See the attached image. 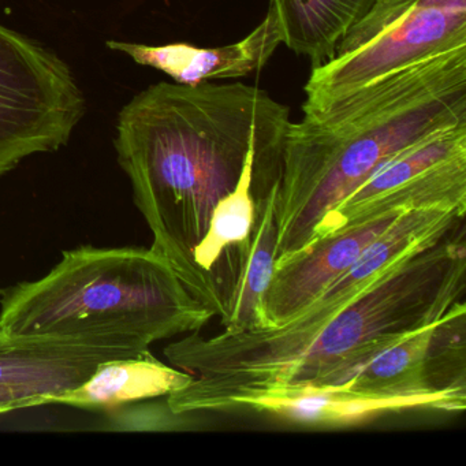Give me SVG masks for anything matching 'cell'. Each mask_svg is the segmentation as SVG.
<instances>
[{
	"label": "cell",
	"instance_id": "3",
	"mask_svg": "<svg viewBox=\"0 0 466 466\" xmlns=\"http://www.w3.org/2000/svg\"><path fill=\"white\" fill-rule=\"evenodd\" d=\"M466 124V46L431 56L291 122L275 182L277 260L307 247L331 212L419 141Z\"/></svg>",
	"mask_w": 466,
	"mask_h": 466
},
{
	"label": "cell",
	"instance_id": "7",
	"mask_svg": "<svg viewBox=\"0 0 466 466\" xmlns=\"http://www.w3.org/2000/svg\"><path fill=\"white\" fill-rule=\"evenodd\" d=\"M438 206L466 208V124L433 133L381 166L331 212L312 241L392 209Z\"/></svg>",
	"mask_w": 466,
	"mask_h": 466
},
{
	"label": "cell",
	"instance_id": "5",
	"mask_svg": "<svg viewBox=\"0 0 466 466\" xmlns=\"http://www.w3.org/2000/svg\"><path fill=\"white\" fill-rule=\"evenodd\" d=\"M466 46V0H378L331 59L313 67L302 111H318L431 56Z\"/></svg>",
	"mask_w": 466,
	"mask_h": 466
},
{
	"label": "cell",
	"instance_id": "8",
	"mask_svg": "<svg viewBox=\"0 0 466 466\" xmlns=\"http://www.w3.org/2000/svg\"><path fill=\"white\" fill-rule=\"evenodd\" d=\"M143 353L146 351L0 332V416L56 403V398L83 384L103 361Z\"/></svg>",
	"mask_w": 466,
	"mask_h": 466
},
{
	"label": "cell",
	"instance_id": "1",
	"mask_svg": "<svg viewBox=\"0 0 466 466\" xmlns=\"http://www.w3.org/2000/svg\"><path fill=\"white\" fill-rule=\"evenodd\" d=\"M466 286L462 230L400 261L349 304L319 320L274 329L190 332L165 349L193 376L167 397L176 416L230 410L278 387L342 386L362 365L410 332L439 320Z\"/></svg>",
	"mask_w": 466,
	"mask_h": 466
},
{
	"label": "cell",
	"instance_id": "13",
	"mask_svg": "<svg viewBox=\"0 0 466 466\" xmlns=\"http://www.w3.org/2000/svg\"><path fill=\"white\" fill-rule=\"evenodd\" d=\"M378 0H269L282 45L313 67L334 56L345 35Z\"/></svg>",
	"mask_w": 466,
	"mask_h": 466
},
{
	"label": "cell",
	"instance_id": "12",
	"mask_svg": "<svg viewBox=\"0 0 466 466\" xmlns=\"http://www.w3.org/2000/svg\"><path fill=\"white\" fill-rule=\"evenodd\" d=\"M192 379L189 372L166 365L148 350L103 361L83 384L56 398V403L111 411L138 400L168 397L185 389Z\"/></svg>",
	"mask_w": 466,
	"mask_h": 466
},
{
	"label": "cell",
	"instance_id": "2",
	"mask_svg": "<svg viewBox=\"0 0 466 466\" xmlns=\"http://www.w3.org/2000/svg\"><path fill=\"white\" fill-rule=\"evenodd\" d=\"M290 110L242 83H159L136 95L118 116L116 149L133 198L154 234L152 249L185 288L223 318L193 253L212 211L236 187L248 155L283 141Z\"/></svg>",
	"mask_w": 466,
	"mask_h": 466
},
{
	"label": "cell",
	"instance_id": "4",
	"mask_svg": "<svg viewBox=\"0 0 466 466\" xmlns=\"http://www.w3.org/2000/svg\"><path fill=\"white\" fill-rule=\"evenodd\" d=\"M214 316L152 248L65 250L47 275L0 299L2 334L137 351L200 331Z\"/></svg>",
	"mask_w": 466,
	"mask_h": 466
},
{
	"label": "cell",
	"instance_id": "14",
	"mask_svg": "<svg viewBox=\"0 0 466 466\" xmlns=\"http://www.w3.org/2000/svg\"><path fill=\"white\" fill-rule=\"evenodd\" d=\"M256 218L249 249L242 263L233 296L228 302L225 331L268 329L264 315V297L271 283L277 260L278 228L275 220V187L255 198Z\"/></svg>",
	"mask_w": 466,
	"mask_h": 466
},
{
	"label": "cell",
	"instance_id": "6",
	"mask_svg": "<svg viewBox=\"0 0 466 466\" xmlns=\"http://www.w3.org/2000/svg\"><path fill=\"white\" fill-rule=\"evenodd\" d=\"M86 111L70 67L0 24V177L32 155L66 146Z\"/></svg>",
	"mask_w": 466,
	"mask_h": 466
},
{
	"label": "cell",
	"instance_id": "11",
	"mask_svg": "<svg viewBox=\"0 0 466 466\" xmlns=\"http://www.w3.org/2000/svg\"><path fill=\"white\" fill-rule=\"evenodd\" d=\"M280 43L277 15L269 6L264 20L233 45L206 48L189 43L148 46L110 40L107 47L127 54L136 64L165 73L176 84L195 86L258 72L268 64Z\"/></svg>",
	"mask_w": 466,
	"mask_h": 466
},
{
	"label": "cell",
	"instance_id": "10",
	"mask_svg": "<svg viewBox=\"0 0 466 466\" xmlns=\"http://www.w3.org/2000/svg\"><path fill=\"white\" fill-rule=\"evenodd\" d=\"M466 408V398L449 397H379L353 391L346 386L278 387L260 392L242 403L250 409L275 419L305 425V427H348L387 413L431 409L457 413Z\"/></svg>",
	"mask_w": 466,
	"mask_h": 466
},
{
	"label": "cell",
	"instance_id": "9",
	"mask_svg": "<svg viewBox=\"0 0 466 466\" xmlns=\"http://www.w3.org/2000/svg\"><path fill=\"white\" fill-rule=\"evenodd\" d=\"M406 211L409 209H392L346 226L275 261L271 283L264 297L268 329L288 323L315 301Z\"/></svg>",
	"mask_w": 466,
	"mask_h": 466
}]
</instances>
